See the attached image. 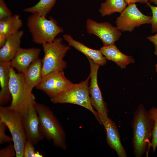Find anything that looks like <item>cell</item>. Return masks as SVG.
<instances>
[{
  "label": "cell",
  "mask_w": 157,
  "mask_h": 157,
  "mask_svg": "<svg viewBox=\"0 0 157 157\" xmlns=\"http://www.w3.org/2000/svg\"><path fill=\"white\" fill-rule=\"evenodd\" d=\"M10 62L0 61V105L3 106L12 100L9 89Z\"/></svg>",
  "instance_id": "obj_18"
},
{
  "label": "cell",
  "mask_w": 157,
  "mask_h": 157,
  "mask_svg": "<svg viewBox=\"0 0 157 157\" xmlns=\"http://www.w3.org/2000/svg\"><path fill=\"white\" fill-rule=\"evenodd\" d=\"M42 60L38 58L32 62L23 73L26 84L31 90L42 80Z\"/></svg>",
  "instance_id": "obj_19"
},
{
  "label": "cell",
  "mask_w": 157,
  "mask_h": 157,
  "mask_svg": "<svg viewBox=\"0 0 157 157\" xmlns=\"http://www.w3.org/2000/svg\"><path fill=\"white\" fill-rule=\"evenodd\" d=\"M33 145L31 142L26 140L24 147V157H33L35 152Z\"/></svg>",
  "instance_id": "obj_28"
},
{
  "label": "cell",
  "mask_w": 157,
  "mask_h": 157,
  "mask_svg": "<svg viewBox=\"0 0 157 157\" xmlns=\"http://www.w3.org/2000/svg\"><path fill=\"white\" fill-rule=\"evenodd\" d=\"M16 156V150L13 143L9 144L0 150V157H13Z\"/></svg>",
  "instance_id": "obj_24"
},
{
  "label": "cell",
  "mask_w": 157,
  "mask_h": 157,
  "mask_svg": "<svg viewBox=\"0 0 157 157\" xmlns=\"http://www.w3.org/2000/svg\"><path fill=\"white\" fill-rule=\"evenodd\" d=\"M6 125L4 123L0 121V144L10 142L13 141L12 138L8 136L5 133Z\"/></svg>",
  "instance_id": "obj_25"
},
{
  "label": "cell",
  "mask_w": 157,
  "mask_h": 157,
  "mask_svg": "<svg viewBox=\"0 0 157 157\" xmlns=\"http://www.w3.org/2000/svg\"><path fill=\"white\" fill-rule=\"evenodd\" d=\"M154 3V4L157 5V0H148Z\"/></svg>",
  "instance_id": "obj_32"
},
{
  "label": "cell",
  "mask_w": 157,
  "mask_h": 157,
  "mask_svg": "<svg viewBox=\"0 0 157 157\" xmlns=\"http://www.w3.org/2000/svg\"><path fill=\"white\" fill-rule=\"evenodd\" d=\"M34 104L30 105L22 117L26 140L34 145L42 140L44 137L41 130L39 117Z\"/></svg>",
  "instance_id": "obj_12"
},
{
  "label": "cell",
  "mask_w": 157,
  "mask_h": 157,
  "mask_svg": "<svg viewBox=\"0 0 157 157\" xmlns=\"http://www.w3.org/2000/svg\"><path fill=\"white\" fill-rule=\"evenodd\" d=\"M9 89L12 100L9 107L22 115L36 102L35 97L26 84L23 73L16 72L11 66Z\"/></svg>",
  "instance_id": "obj_3"
},
{
  "label": "cell",
  "mask_w": 157,
  "mask_h": 157,
  "mask_svg": "<svg viewBox=\"0 0 157 157\" xmlns=\"http://www.w3.org/2000/svg\"><path fill=\"white\" fill-rule=\"evenodd\" d=\"M155 69L156 72L157 73V63L155 65Z\"/></svg>",
  "instance_id": "obj_33"
},
{
  "label": "cell",
  "mask_w": 157,
  "mask_h": 157,
  "mask_svg": "<svg viewBox=\"0 0 157 157\" xmlns=\"http://www.w3.org/2000/svg\"><path fill=\"white\" fill-rule=\"evenodd\" d=\"M152 17L142 14L135 3L128 5L115 21L117 27L121 31L131 32L136 27L151 24Z\"/></svg>",
  "instance_id": "obj_10"
},
{
  "label": "cell",
  "mask_w": 157,
  "mask_h": 157,
  "mask_svg": "<svg viewBox=\"0 0 157 157\" xmlns=\"http://www.w3.org/2000/svg\"><path fill=\"white\" fill-rule=\"evenodd\" d=\"M86 28L89 34L98 37L102 42L104 46L115 44L121 35L120 30L108 22H97L91 19L86 21Z\"/></svg>",
  "instance_id": "obj_11"
},
{
  "label": "cell",
  "mask_w": 157,
  "mask_h": 157,
  "mask_svg": "<svg viewBox=\"0 0 157 157\" xmlns=\"http://www.w3.org/2000/svg\"><path fill=\"white\" fill-rule=\"evenodd\" d=\"M131 124L133 154L135 157H142L151 146L154 124L142 104H140L134 111Z\"/></svg>",
  "instance_id": "obj_1"
},
{
  "label": "cell",
  "mask_w": 157,
  "mask_h": 157,
  "mask_svg": "<svg viewBox=\"0 0 157 157\" xmlns=\"http://www.w3.org/2000/svg\"><path fill=\"white\" fill-rule=\"evenodd\" d=\"M43 155L40 154L38 151L35 152L33 157H42Z\"/></svg>",
  "instance_id": "obj_31"
},
{
  "label": "cell",
  "mask_w": 157,
  "mask_h": 157,
  "mask_svg": "<svg viewBox=\"0 0 157 157\" xmlns=\"http://www.w3.org/2000/svg\"><path fill=\"white\" fill-rule=\"evenodd\" d=\"M42 45L44 53L42 60V77L52 72L63 71L67 66L63 58L70 49V46L63 44L61 38Z\"/></svg>",
  "instance_id": "obj_5"
},
{
  "label": "cell",
  "mask_w": 157,
  "mask_h": 157,
  "mask_svg": "<svg viewBox=\"0 0 157 157\" xmlns=\"http://www.w3.org/2000/svg\"><path fill=\"white\" fill-rule=\"evenodd\" d=\"M46 17L31 14L27 18V25L35 44L42 45L51 42L63 32V29L55 20L51 17L48 19Z\"/></svg>",
  "instance_id": "obj_4"
},
{
  "label": "cell",
  "mask_w": 157,
  "mask_h": 157,
  "mask_svg": "<svg viewBox=\"0 0 157 157\" xmlns=\"http://www.w3.org/2000/svg\"><path fill=\"white\" fill-rule=\"evenodd\" d=\"M24 34L19 30L8 37L4 45L0 49V61L10 62L20 47L21 39Z\"/></svg>",
  "instance_id": "obj_16"
},
{
  "label": "cell",
  "mask_w": 157,
  "mask_h": 157,
  "mask_svg": "<svg viewBox=\"0 0 157 157\" xmlns=\"http://www.w3.org/2000/svg\"><path fill=\"white\" fill-rule=\"evenodd\" d=\"M100 50L107 60L115 62L121 69H125L127 65L135 62L133 57L124 54L115 44L103 46Z\"/></svg>",
  "instance_id": "obj_17"
},
{
  "label": "cell",
  "mask_w": 157,
  "mask_h": 157,
  "mask_svg": "<svg viewBox=\"0 0 157 157\" xmlns=\"http://www.w3.org/2000/svg\"><path fill=\"white\" fill-rule=\"evenodd\" d=\"M150 8L152 14L151 24V31L154 33L157 32V6H153L149 3L148 5Z\"/></svg>",
  "instance_id": "obj_27"
},
{
  "label": "cell",
  "mask_w": 157,
  "mask_h": 157,
  "mask_svg": "<svg viewBox=\"0 0 157 157\" xmlns=\"http://www.w3.org/2000/svg\"><path fill=\"white\" fill-rule=\"evenodd\" d=\"M34 107L38 113L42 132L44 137L52 141L57 147L67 149L66 135L58 121L50 108L36 102Z\"/></svg>",
  "instance_id": "obj_2"
},
{
  "label": "cell",
  "mask_w": 157,
  "mask_h": 157,
  "mask_svg": "<svg viewBox=\"0 0 157 157\" xmlns=\"http://www.w3.org/2000/svg\"><path fill=\"white\" fill-rule=\"evenodd\" d=\"M90 66V82L89 86L90 99L92 106L96 110L99 118L102 123L108 117L107 105L104 101L97 81V73L100 65L87 58Z\"/></svg>",
  "instance_id": "obj_8"
},
{
  "label": "cell",
  "mask_w": 157,
  "mask_h": 157,
  "mask_svg": "<svg viewBox=\"0 0 157 157\" xmlns=\"http://www.w3.org/2000/svg\"><path fill=\"white\" fill-rule=\"evenodd\" d=\"M12 15V12L8 7L4 0H0V20Z\"/></svg>",
  "instance_id": "obj_26"
},
{
  "label": "cell",
  "mask_w": 157,
  "mask_h": 157,
  "mask_svg": "<svg viewBox=\"0 0 157 157\" xmlns=\"http://www.w3.org/2000/svg\"><path fill=\"white\" fill-rule=\"evenodd\" d=\"M147 38L154 45L155 48L154 54L157 55V33L155 35L148 37Z\"/></svg>",
  "instance_id": "obj_29"
},
{
  "label": "cell",
  "mask_w": 157,
  "mask_h": 157,
  "mask_svg": "<svg viewBox=\"0 0 157 157\" xmlns=\"http://www.w3.org/2000/svg\"><path fill=\"white\" fill-rule=\"evenodd\" d=\"M0 121L4 123L9 129L16 152V157H24V150L26 140L22 115L9 106H0Z\"/></svg>",
  "instance_id": "obj_7"
},
{
  "label": "cell",
  "mask_w": 157,
  "mask_h": 157,
  "mask_svg": "<svg viewBox=\"0 0 157 157\" xmlns=\"http://www.w3.org/2000/svg\"><path fill=\"white\" fill-rule=\"evenodd\" d=\"M74 84L66 78L63 71H56L43 76L35 88L51 98L60 94Z\"/></svg>",
  "instance_id": "obj_9"
},
{
  "label": "cell",
  "mask_w": 157,
  "mask_h": 157,
  "mask_svg": "<svg viewBox=\"0 0 157 157\" xmlns=\"http://www.w3.org/2000/svg\"><path fill=\"white\" fill-rule=\"evenodd\" d=\"M56 0H40L36 4L24 9L26 13L46 16L55 5Z\"/></svg>",
  "instance_id": "obj_22"
},
{
  "label": "cell",
  "mask_w": 157,
  "mask_h": 157,
  "mask_svg": "<svg viewBox=\"0 0 157 157\" xmlns=\"http://www.w3.org/2000/svg\"><path fill=\"white\" fill-rule=\"evenodd\" d=\"M149 116L154 122V128L151 145L152 152L155 153L157 147V108L153 107L148 111Z\"/></svg>",
  "instance_id": "obj_23"
},
{
  "label": "cell",
  "mask_w": 157,
  "mask_h": 157,
  "mask_svg": "<svg viewBox=\"0 0 157 157\" xmlns=\"http://www.w3.org/2000/svg\"><path fill=\"white\" fill-rule=\"evenodd\" d=\"M23 25L22 21L18 14L0 20V35L7 38L19 31Z\"/></svg>",
  "instance_id": "obj_20"
},
{
  "label": "cell",
  "mask_w": 157,
  "mask_h": 157,
  "mask_svg": "<svg viewBox=\"0 0 157 157\" xmlns=\"http://www.w3.org/2000/svg\"><path fill=\"white\" fill-rule=\"evenodd\" d=\"M127 5L134 3L136 2H139L141 3H146L147 5L149 3L148 0H124Z\"/></svg>",
  "instance_id": "obj_30"
},
{
  "label": "cell",
  "mask_w": 157,
  "mask_h": 157,
  "mask_svg": "<svg viewBox=\"0 0 157 157\" xmlns=\"http://www.w3.org/2000/svg\"><path fill=\"white\" fill-rule=\"evenodd\" d=\"M106 133V142L109 146L116 152L119 157H127L126 151L122 145L118 130L112 119L108 117L102 123Z\"/></svg>",
  "instance_id": "obj_14"
},
{
  "label": "cell",
  "mask_w": 157,
  "mask_h": 157,
  "mask_svg": "<svg viewBox=\"0 0 157 157\" xmlns=\"http://www.w3.org/2000/svg\"><path fill=\"white\" fill-rule=\"evenodd\" d=\"M40 51L38 48L20 47L10 61V66L23 73L32 62L39 58Z\"/></svg>",
  "instance_id": "obj_13"
},
{
  "label": "cell",
  "mask_w": 157,
  "mask_h": 157,
  "mask_svg": "<svg viewBox=\"0 0 157 157\" xmlns=\"http://www.w3.org/2000/svg\"><path fill=\"white\" fill-rule=\"evenodd\" d=\"M127 5L124 0H106L101 4L99 11L104 17L115 12L122 13Z\"/></svg>",
  "instance_id": "obj_21"
},
{
  "label": "cell",
  "mask_w": 157,
  "mask_h": 157,
  "mask_svg": "<svg viewBox=\"0 0 157 157\" xmlns=\"http://www.w3.org/2000/svg\"><path fill=\"white\" fill-rule=\"evenodd\" d=\"M63 38L68 44V45L83 53L87 58L91 59L94 63L100 66L105 65L107 60L100 50H96L89 48L81 43L73 39L70 35L66 34L63 36Z\"/></svg>",
  "instance_id": "obj_15"
},
{
  "label": "cell",
  "mask_w": 157,
  "mask_h": 157,
  "mask_svg": "<svg viewBox=\"0 0 157 157\" xmlns=\"http://www.w3.org/2000/svg\"><path fill=\"white\" fill-rule=\"evenodd\" d=\"M89 75L85 81L78 83L74 84L58 95L50 98L54 104L69 103L79 105L90 111L101 124L98 114L91 103L89 93Z\"/></svg>",
  "instance_id": "obj_6"
}]
</instances>
